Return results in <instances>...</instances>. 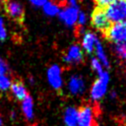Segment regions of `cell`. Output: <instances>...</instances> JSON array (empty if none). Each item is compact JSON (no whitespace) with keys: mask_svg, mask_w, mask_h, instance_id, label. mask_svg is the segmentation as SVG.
I'll use <instances>...</instances> for the list:
<instances>
[{"mask_svg":"<svg viewBox=\"0 0 126 126\" xmlns=\"http://www.w3.org/2000/svg\"><path fill=\"white\" fill-rule=\"evenodd\" d=\"M104 13L111 24L126 22V0H117L104 8Z\"/></svg>","mask_w":126,"mask_h":126,"instance_id":"cell-1","label":"cell"},{"mask_svg":"<svg viewBox=\"0 0 126 126\" xmlns=\"http://www.w3.org/2000/svg\"><path fill=\"white\" fill-rule=\"evenodd\" d=\"M109 82V74L106 71H103L98 75V78L93 84L91 89V97L93 100L97 101L102 98L107 90V84Z\"/></svg>","mask_w":126,"mask_h":126,"instance_id":"cell-2","label":"cell"},{"mask_svg":"<svg viewBox=\"0 0 126 126\" xmlns=\"http://www.w3.org/2000/svg\"><path fill=\"white\" fill-rule=\"evenodd\" d=\"M105 37L114 43L126 41V22H119L111 24L104 32Z\"/></svg>","mask_w":126,"mask_h":126,"instance_id":"cell-3","label":"cell"},{"mask_svg":"<svg viewBox=\"0 0 126 126\" xmlns=\"http://www.w3.org/2000/svg\"><path fill=\"white\" fill-rule=\"evenodd\" d=\"M92 25L94 29L101 31V32H106V30L110 27L111 23L108 21L105 13H104V9L101 8H96L93 15H92Z\"/></svg>","mask_w":126,"mask_h":126,"instance_id":"cell-4","label":"cell"},{"mask_svg":"<svg viewBox=\"0 0 126 126\" xmlns=\"http://www.w3.org/2000/svg\"><path fill=\"white\" fill-rule=\"evenodd\" d=\"M79 9L78 7L73 6H65L63 9H60V12L58 14L60 20L68 27H72L77 24V19L79 15Z\"/></svg>","mask_w":126,"mask_h":126,"instance_id":"cell-5","label":"cell"},{"mask_svg":"<svg viewBox=\"0 0 126 126\" xmlns=\"http://www.w3.org/2000/svg\"><path fill=\"white\" fill-rule=\"evenodd\" d=\"M61 68L60 66L53 64L47 69V81L49 85L56 91H59L62 88L63 80L61 75Z\"/></svg>","mask_w":126,"mask_h":126,"instance_id":"cell-6","label":"cell"},{"mask_svg":"<svg viewBox=\"0 0 126 126\" xmlns=\"http://www.w3.org/2000/svg\"><path fill=\"white\" fill-rule=\"evenodd\" d=\"M78 126H94V108L87 104L78 109Z\"/></svg>","mask_w":126,"mask_h":126,"instance_id":"cell-7","label":"cell"},{"mask_svg":"<svg viewBox=\"0 0 126 126\" xmlns=\"http://www.w3.org/2000/svg\"><path fill=\"white\" fill-rule=\"evenodd\" d=\"M63 60L67 64H76L83 60V51L79 44L71 45L63 56Z\"/></svg>","mask_w":126,"mask_h":126,"instance_id":"cell-8","label":"cell"},{"mask_svg":"<svg viewBox=\"0 0 126 126\" xmlns=\"http://www.w3.org/2000/svg\"><path fill=\"white\" fill-rule=\"evenodd\" d=\"M5 8H6V12L8 13V15L18 21V22H22L24 19V10L23 7L21 6L20 3L13 1V0H6L5 1Z\"/></svg>","mask_w":126,"mask_h":126,"instance_id":"cell-9","label":"cell"},{"mask_svg":"<svg viewBox=\"0 0 126 126\" xmlns=\"http://www.w3.org/2000/svg\"><path fill=\"white\" fill-rule=\"evenodd\" d=\"M68 90L72 94H81L85 90V82L81 76L74 75L68 82Z\"/></svg>","mask_w":126,"mask_h":126,"instance_id":"cell-10","label":"cell"},{"mask_svg":"<svg viewBox=\"0 0 126 126\" xmlns=\"http://www.w3.org/2000/svg\"><path fill=\"white\" fill-rule=\"evenodd\" d=\"M97 40L98 39H97L95 33H94L92 32H85L83 34V39H82L83 49L88 53L94 52Z\"/></svg>","mask_w":126,"mask_h":126,"instance_id":"cell-11","label":"cell"},{"mask_svg":"<svg viewBox=\"0 0 126 126\" xmlns=\"http://www.w3.org/2000/svg\"><path fill=\"white\" fill-rule=\"evenodd\" d=\"M10 89H11V92H12L13 95L17 99H19V100H24L29 95L28 94V92H27V90L25 88V86L20 81L12 82Z\"/></svg>","mask_w":126,"mask_h":126,"instance_id":"cell-12","label":"cell"},{"mask_svg":"<svg viewBox=\"0 0 126 126\" xmlns=\"http://www.w3.org/2000/svg\"><path fill=\"white\" fill-rule=\"evenodd\" d=\"M78 109L76 107H67L64 113V122L66 126H78Z\"/></svg>","mask_w":126,"mask_h":126,"instance_id":"cell-13","label":"cell"},{"mask_svg":"<svg viewBox=\"0 0 126 126\" xmlns=\"http://www.w3.org/2000/svg\"><path fill=\"white\" fill-rule=\"evenodd\" d=\"M22 109L28 120H32L33 118V101L30 95L22 100Z\"/></svg>","mask_w":126,"mask_h":126,"instance_id":"cell-14","label":"cell"},{"mask_svg":"<svg viewBox=\"0 0 126 126\" xmlns=\"http://www.w3.org/2000/svg\"><path fill=\"white\" fill-rule=\"evenodd\" d=\"M94 51H95V55H96V59L101 63V65L105 68H109V61L107 59V56L105 54V51L102 47V44L100 43L99 40H97L95 47H94Z\"/></svg>","mask_w":126,"mask_h":126,"instance_id":"cell-15","label":"cell"},{"mask_svg":"<svg viewBox=\"0 0 126 126\" xmlns=\"http://www.w3.org/2000/svg\"><path fill=\"white\" fill-rule=\"evenodd\" d=\"M42 10L44 12V14H46L49 17H53L59 14L60 12V6L52 1H47L43 6H42Z\"/></svg>","mask_w":126,"mask_h":126,"instance_id":"cell-16","label":"cell"},{"mask_svg":"<svg viewBox=\"0 0 126 126\" xmlns=\"http://www.w3.org/2000/svg\"><path fill=\"white\" fill-rule=\"evenodd\" d=\"M114 49L116 54L123 60H126V41L117 42L114 44Z\"/></svg>","mask_w":126,"mask_h":126,"instance_id":"cell-17","label":"cell"},{"mask_svg":"<svg viewBox=\"0 0 126 126\" xmlns=\"http://www.w3.org/2000/svg\"><path fill=\"white\" fill-rule=\"evenodd\" d=\"M91 65H92V68L94 69V71H95L98 75L103 72V66L95 57H93L91 59Z\"/></svg>","mask_w":126,"mask_h":126,"instance_id":"cell-18","label":"cell"},{"mask_svg":"<svg viewBox=\"0 0 126 126\" xmlns=\"http://www.w3.org/2000/svg\"><path fill=\"white\" fill-rule=\"evenodd\" d=\"M8 66L5 63V61L0 57V79L8 76Z\"/></svg>","mask_w":126,"mask_h":126,"instance_id":"cell-19","label":"cell"},{"mask_svg":"<svg viewBox=\"0 0 126 126\" xmlns=\"http://www.w3.org/2000/svg\"><path fill=\"white\" fill-rule=\"evenodd\" d=\"M117 0H95V3L97 5V8H101V9H104L106 8L107 6L111 5L112 3L116 2Z\"/></svg>","mask_w":126,"mask_h":126,"instance_id":"cell-20","label":"cell"},{"mask_svg":"<svg viewBox=\"0 0 126 126\" xmlns=\"http://www.w3.org/2000/svg\"><path fill=\"white\" fill-rule=\"evenodd\" d=\"M7 36V32L4 26V21L3 19L0 17V40H4Z\"/></svg>","mask_w":126,"mask_h":126,"instance_id":"cell-21","label":"cell"},{"mask_svg":"<svg viewBox=\"0 0 126 126\" xmlns=\"http://www.w3.org/2000/svg\"><path fill=\"white\" fill-rule=\"evenodd\" d=\"M77 23L80 27H83L86 23H87V16L84 12H79V15H78V19H77Z\"/></svg>","mask_w":126,"mask_h":126,"instance_id":"cell-22","label":"cell"},{"mask_svg":"<svg viewBox=\"0 0 126 126\" xmlns=\"http://www.w3.org/2000/svg\"><path fill=\"white\" fill-rule=\"evenodd\" d=\"M49 0H30V2L35 7H42Z\"/></svg>","mask_w":126,"mask_h":126,"instance_id":"cell-23","label":"cell"},{"mask_svg":"<svg viewBox=\"0 0 126 126\" xmlns=\"http://www.w3.org/2000/svg\"><path fill=\"white\" fill-rule=\"evenodd\" d=\"M111 96H112V97H115V96H116V93H115V92H112V93H111Z\"/></svg>","mask_w":126,"mask_h":126,"instance_id":"cell-24","label":"cell"},{"mask_svg":"<svg viewBox=\"0 0 126 126\" xmlns=\"http://www.w3.org/2000/svg\"><path fill=\"white\" fill-rule=\"evenodd\" d=\"M122 119H123V121H124V124H126V116H124Z\"/></svg>","mask_w":126,"mask_h":126,"instance_id":"cell-25","label":"cell"},{"mask_svg":"<svg viewBox=\"0 0 126 126\" xmlns=\"http://www.w3.org/2000/svg\"><path fill=\"white\" fill-rule=\"evenodd\" d=\"M0 126H2V119H1V117H0Z\"/></svg>","mask_w":126,"mask_h":126,"instance_id":"cell-26","label":"cell"},{"mask_svg":"<svg viewBox=\"0 0 126 126\" xmlns=\"http://www.w3.org/2000/svg\"><path fill=\"white\" fill-rule=\"evenodd\" d=\"M6 0H0V3H2V2H5Z\"/></svg>","mask_w":126,"mask_h":126,"instance_id":"cell-27","label":"cell"},{"mask_svg":"<svg viewBox=\"0 0 126 126\" xmlns=\"http://www.w3.org/2000/svg\"><path fill=\"white\" fill-rule=\"evenodd\" d=\"M94 126H98V124H96V123H94Z\"/></svg>","mask_w":126,"mask_h":126,"instance_id":"cell-28","label":"cell"},{"mask_svg":"<svg viewBox=\"0 0 126 126\" xmlns=\"http://www.w3.org/2000/svg\"><path fill=\"white\" fill-rule=\"evenodd\" d=\"M32 126H38V125H36V124H33V125H32Z\"/></svg>","mask_w":126,"mask_h":126,"instance_id":"cell-29","label":"cell"}]
</instances>
